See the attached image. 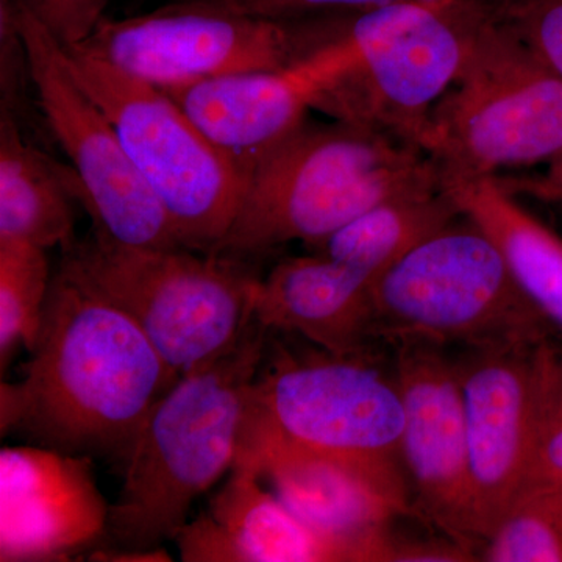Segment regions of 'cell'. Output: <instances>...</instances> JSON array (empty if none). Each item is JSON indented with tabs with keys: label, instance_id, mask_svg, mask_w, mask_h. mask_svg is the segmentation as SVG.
Masks as SVG:
<instances>
[{
	"label": "cell",
	"instance_id": "cell-1",
	"mask_svg": "<svg viewBox=\"0 0 562 562\" xmlns=\"http://www.w3.org/2000/svg\"><path fill=\"white\" fill-rule=\"evenodd\" d=\"M22 380L0 383V431L79 457L127 461L180 379L120 308L58 268Z\"/></svg>",
	"mask_w": 562,
	"mask_h": 562
},
{
	"label": "cell",
	"instance_id": "cell-2",
	"mask_svg": "<svg viewBox=\"0 0 562 562\" xmlns=\"http://www.w3.org/2000/svg\"><path fill=\"white\" fill-rule=\"evenodd\" d=\"M501 0H394L339 14L335 35L294 68L312 109L425 150L432 110Z\"/></svg>",
	"mask_w": 562,
	"mask_h": 562
},
{
	"label": "cell",
	"instance_id": "cell-3",
	"mask_svg": "<svg viewBox=\"0 0 562 562\" xmlns=\"http://www.w3.org/2000/svg\"><path fill=\"white\" fill-rule=\"evenodd\" d=\"M269 335L251 321L231 351L184 373L155 402L124 462L103 546L154 550L176 541L192 503L231 473Z\"/></svg>",
	"mask_w": 562,
	"mask_h": 562
},
{
	"label": "cell",
	"instance_id": "cell-4",
	"mask_svg": "<svg viewBox=\"0 0 562 562\" xmlns=\"http://www.w3.org/2000/svg\"><path fill=\"white\" fill-rule=\"evenodd\" d=\"M442 184L427 151L353 122L301 125L251 173L210 255L247 261L292 241L316 247L392 195Z\"/></svg>",
	"mask_w": 562,
	"mask_h": 562
},
{
	"label": "cell",
	"instance_id": "cell-5",
	"mask_svg": "<svg viewBox=\"0 0 562 562\" xmlns=\"http://www.w3.org/2000/svg\"><path fill=\"white\" fill-rule=\"evenodd\" d=\"M58 268L127 314L180 376L239 342L260 283L247 261L128 246L95 231L63 250Z\"/></svg>",
	"mask_w": 562,
	"mask_h": 562
},
{
	"label": "cell",
	"instance_id": "cell-6",
	"mask_svg": "<svg viewBox=\"0 0 562 562\" xmlns=\"http://www.w3.org/2000/svg\"><path fill=\"white\" fill-rule=\"evenodd\" d=\"M373 336L462 349L539 346L558 335L519 290L497 244L462 216L375 281Z\"/></svg>",
	"mask_w": 562,
	"mask_h": 562
},
{
	"label": "cell",
	"instance_id": "cell-7",
	"mask_svg": "<svg viewBox=\"0 0 562 562\" xmlns=\"http://www.w3.org/2000/svg\"><path fill=\"white\" fill-rule=\"evenodd\" d=\"M425 151L442 176L497 177L502 169L562 160V79L503 24L498 10L432 110Z\"/></svg>",
	"mask_w": 562,
	"mask_h": 562
},
{
	"label": "cell",
	"instance_id": "cell-8",
	"mask_svg": "<svg viewBox=\"0 0 562 562\" xmlns=\"http://www.w3.org/2000/svg\"><path fill=\"white\" fill-rule=\"evenodd\" d=\"M281 344L269 335L251 413L291 441L409 491L401 457L405 406L394 366L383 369L372 349L333 355Z\"/></svg>",
	"mask_w": 562,
	"mask_h": 562
},
{
	"label": "cell",
	"instance_id": "cell-9",
	"mask_svg": "<svg viewBox=\"0 0 562 562\" xmlns=\"http://www.w3.org/2000/svg\"><path fill=\"white\" fill-rule=\"evenodd\" d=\"M65 52L74 76L105 111L160 201L181 246L210 255L235 220L244 181L161 88L80 46Z\"/></svg>",
	"mask_w": 562,
	"mask_h": 562
},
{
	"label": "cell",
	"instance_id": "cell-10",
	"mask_svg": "<svg viewBox=\"0 0 562 562\" xmlns=\"http://www.w3.org/2000/svg\"><path fill=\"white\" fill-rule=\"evenodd\" d=\"M331 33L330 16L266 20L172 0L127 20L105 16L77 46L135 79L168 88L227 74L297 68Z\"/></svg>",
	"mask_w": 562,
	"mask_h": 562
},
{
	"label": "cell",
	"instance_id": "cell-11",
	"mask_svg": "<svg viewBox=\"0 0 562 562\" xmlns=\"http://www.w3.org/2000/svg\"><path fill=\"white\" fill-rule=\"evenodd\" d=\"M11 3L43 120L79 177L92 231L128 246L183 247L105 111L70 70L65 47L18 0Z\"/></svg>",
	"mask_w": 562,
	"mask_h": 562
},
{
	"label": "cell",
	"instance_id": "cell-12",
	"mask_svg": "<svg viewBox=\"0 0 562 562\" xmlns=\"http://www.w3.org/2000/svg\"><path fill=\"white\" fill-rule=\"evenodd\" d=\"M394 371L405 406L402 465L417 519L479 557L457 358L435 344H395Z\"/></svg>",
	"mask_w": 562,
	"mask_h": 562
},
{
	"label": "cell",
	"instance_id": "cell-13",
	"mask_svg": "<svg viewBox=\"0 0 562 562\" xmlns=\"http://www.w3.org/2000/svg\"><path fill=\"white\" fill-rule=\"evenodd\" d=\"M241 452L255 461L277 497L306 524L360 543L373 562H395L392 524L401 517L417 519L409 491L353 462L291 441L251 409Z\"/></svg>",
	"mask_w": 562,
	"mask_h": 562
},
{
	"label": "cell",
	"instance_id": "cell-14",
	"mask_svg": "<svg viewBox=\"0 0 562 562\" xmlns=\"http://www.w3.org/2000/svg\"><path fill=\"white\" fill-rule=\"evenodd\" d=\"M539 346L464 349L457 358L480 546L528 476Z\"/></svg>",
	"mask_w": 562,
	"mask_h": 562
},
{
	"label": "cell",
	"instance_id": "cell-15",
	"mask_svg": "<svg viewBox=\"0 0 562 562\" xmlns=\"http://www.w3.org/2000/svg\"><path fill=\"white\" fill-rule=\"evenodd\" d=\"M109 520L92 458L36 443L0 450V561L87 560Z\"/></svg>",
	"mask_w": 562,
	"mask_h": 562
},
{
	"label": "cell",
	"instance_id": "cell-16",
	"mask_svg": "<svg viewBox=\"0 0 562 562\" xmlns=\"http://www.w3.org/2000/svg\"><path fill=\"white\" fill-rule=\"evenodd\" d=\"M161 90L244 184L312 109L308 87L294 69L227 74Z\"/></svg>",
	"mask_w": 562,
	"mask_h": 562
},
{
	"label": "cell",
	"instance_id": "cell-17",
	"mask_svg": "<svg viewBox=\"0 0 562 562\" xmlns=\"http://www.w3.org/2000/svg\"><path fill=\"white\" fill-rule=\"evenodd\" d=\"M373 288L371 277L319 251L288 258L260 279L254 319L328 353H362L375 341Z\"/></svg>",
	"mask_w": 562,
	"mask_h": 562
},
{
	"label": "cell",
	"instance_id": "cell-18",
	"mask_svg": "<svg viewBox=\"0 0 562 562\" xmlns=\"http://www.w3.org/2000/svg\"><path fill=\"white\" fill-rule=\"evenodd\" d=\"M206 513L231 543L233 562H373L360 543L325 535L288 508L241 450Z\"/></svg>",
	"mask_w": 562,
	"mask_h": 562
},
{
	"label": "cell",
	"instance_id": "cell-19",
	"mask_svg": "<svg viewBox=\"0 0 562 562\" xmlns=\"http://www.w3.org/2000/svg\"><path fill=\"white\" fill-rule=\"evenodd\" d=\"M462 216L501 249L528 302L562 335V238L517 202L497 177L442 176Z\"/></svg>",
	"mask_w": 562,
	"mask_h": 562
},
{
	"label": "cell",
	"instance_id": "cell-20",
	"mask_svg": "<svg viewBox=\"0 0 562 562\" xmlns=\"http://www.w3.org/2000/svg\"><path fill=\"white\" fill-rule=\"evenodd\" d=\"M81 199L76 171L25 138L20 121L0 106V241L70 249Z\"/></svg>",
	"mask_w": 562,
	"mask_h": 562
},
{
	"label": "cell",
	"instance_id": "cell-21",
	"mask_svg": "<svg viewBox=\"0 0 562 562\" xmlns=\"http://www.w3.org/2000/svg\"><path fill=\"white\" fill-rule=\"evenodd\" d=\"M461 216L443 184L422 188L376 203L316 249L376 281Z\"/></svg>",
	"mask_w": 562,
	"mask_h": 562
},
{
	"label": "cell",
	"instance_id": "cell-22",
	"mask_svg": "<svg viewBox=\"0 0 562 562\" xmlns=\"http://www.w3.org/2000/svg\"><path fill=\"white\" fill-rule=\"evenodd\" d=\"M484 562H562V484L527 480L480 546Z\"/></svg>",
	"mask_w": 562,
	"mask_h": 562
},
{
	"label": "cell",
	"instance_id": "cell-23",
	"mask_svg": "<svg viewBox=\"0 0 562 562\" xmlns=\"http://www.w3.org/2000/svg\"><path fill=\"white\" fill-rule=\"evenodd\" d=\"M52 277L47 250L32 244L0 241V372L14 353L32 351L38 339Z\"/></svg>",
	"mask_w": 562,
	"mask_h": 562
},
{
	"label": "cell",
	"instance_id": "cell-24",
	"mask_svg": "<svg viewBox=\"0 0 562 562\" xmlns=\"http://www.w3.org/2000/svg\"><path fill=\"white\" fill-rule=\"evenodd\" d=\"M527 480L562 484V344L554 339L538 347L535 436Z\"/></svg>",
	"mask_w": 562,
	"mask_h": 562
},
{
	"label": "cell",
	"instance_id": "cell-25",
	"mask_svg": "<svg viewBox=\"0 0 562 562\" xmlns=\"http://www.w3.org/2000/svg\"><path fill=\"white\" fill-rule=\"evenodd\" d=\"M506 27L562 79V0H501Z\"/></svg>",
	"mask_w": 562,
	"mask_h": 562
},
{
	"label": "cell",
	"instance_id": "cell-26",
	"mask_svg": "<svg viewBox=\"0 0 562 562\" xmlns=\"http://www.w3.org/2000/svg\"><path fill=\"white\" fill-rule=\"evenodd\" d=\"M238 11L266 20L295 21L330 14L361 13L394 0H179Z\"/></svg>",
	"mask_w": 562,
	"mask_h": 562
},
{
	"label": "cell",
	"instance_id": "cell-27",
	"mask_svg": "<svg viewBox=\"0 0 562 562\" xmlns=\"http://www.w3.org/2000/svg\"><path fill=\"white\" fill-rule=\"evenodd\" d=\"M31 11L61 46H77L90 38L105 18L110 0H18Z\"/></svg>",
	"mask_w": 562,
	"mask_h": 562
},
{
	"label": "cell",
	"instance_id": "cell-28",
	"mask_svg": "<svg viewBox=\"0 0 562 562\" xmlns=\"http://www.w3.org/2000/svg\"><path fill=\"white\" fill-rule=\"evenodd\" d=\"M87 560L105 562H169L172 561V558L162 547L154 550H128L101 546L92 550L88 554Z\"/></svg>",
	"mask_w": 562,
	"mask_h": 562
},
{
	"label": "cell",
	"instance_id": "cell-29",
	"mask_svg": "<svg viewBox=\"0 0 562 562\" xmlns=\"http://www.w3.org/2000/svg\"><path fill=\"white\" fill-rule=\"evenodd\" d=\"M525 191L538 195L543 201L562 203V160L547 166V171L538 180L527 181Z\"/></svg>",
	"mask_w": 562,
	"mask_h": 562
}]
</instances>
